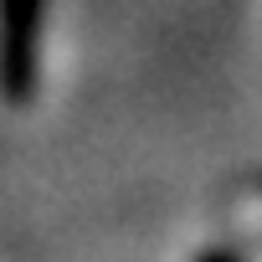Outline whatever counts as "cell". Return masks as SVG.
Masks as SVG:
<instances>
[{
  "label": "cell",
  "instance_id": "cell-1",
  "mask_svg": "<svg viewBox=\"0 0 262 262\" xmlns=\"http://www.w3.org/2000/svg\"><path fill=\"white\" fill-rule=\"evenodd\" d=\"M47 0H0V98L26 103L36 93V52H41Z\"/></svg>",
  "mask_w": 262,
  "mask_h": 262
},
{
  "label": "cell",
  "instance_id": "cell-2",
  "mask_svg": "<svg viewBox=\"0 0 262 262\" xmlns=\"http://www.w3.org/2000/svg\"><path fill=\"white\" fill-rule=\"evenodd\" d=\"M206 262H226V257H206Z\"/></svg>",
  "mask_w": 262,
  "mask_h": 262
}]
</instances>
